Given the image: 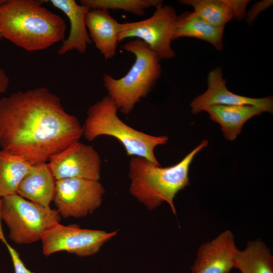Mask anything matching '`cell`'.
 <instances>
[{
    "instance_id": "6da1fadb",
    "label": "cell",
    "mask_w": 273,
    "mask_h": 273,
    "mask_svg": "<svg viewBox=\"0 0 273 273\" xmlns=\"http://www.w3.org/2000/svg\"><path fill=\"white\" fill-rule=\"evenodd\" d=\"M83 135L77 118L45 87L0 98V147L32 165L51 156Z\"/></svg>"
},
{
    "instance_id": "7a4b0ae2",
    "label": "cell",
    "mask_w": 273,
    "mask_h": 273,
    "mask_svg": "<svg viewBox=\"0 0 273 273\" xmlns=\"http://www.w3.org/2000/svg\"><path fill=\"white\" fill-rule=\"evenodd\" d=\"M66 25L61 16L35 0L0 3V35L24 50L46 49L65 39Z\"/></svg>"
},
{
    "instance_id": "3957f363",
    "label": "cell",
    "mask_w": 273,
    "mask_h": 273,
    "mask_svg": "<svg viewBox=\"0 0 273 273\" xmlns=\"http://www.w3.org/2000/svg\"><path fill=\"white\" fill-rule=\"evenodd\" d=\"M208 144L207 140H203L181 161L169 167H162L146 158L132 157L128 173L130 193L150 210L166 202L175 215L174 199L190 185V165L197 154Z\"/></svg>"
},
{
    "instance_id": "277c9868",
    "label": "cell",
    "mask_w": 273,
    "mask_h": 273,
    "mask_svg": "<svg viewBox=\"0 0 273 273\" xmlns=\"http://www.w3.org/2000/svg\"><path fill=\"white\" fill-rule=\"evenodd\" d=\"M122 48L134 56L133 65L120 78L105 73L102 80L107 96L118 110L128 114L152 90L161 76L162 69L160 59L140 39L130 40Z\"/></svg>"
},
{
    "instance_id": "5b68a950",
    "label": "cell",
    "mask_w": 273,
    "mask_h": 273,
    "mask_svg": "<svg viewBox=\"0 0 273 273\" xmlns=\"http://www.w3.org/2000/svg\"><path fill=\"white\" fill-rule=\"evenodd\" d=\"M118 111L107 95L89 106L82 126V136L88 141L102 135L113 137L122 145L128 156L143 157L160 166L154 150L158 146L165 144L168 137L152 135L135 129L119 118Z\"/></svg>"
},
{
    "instance_id": "8992f818",
    "label": "cell",
    "mask_w": 273,
    "mask_h": 273,
    "mask_svg": "<svg viewBox=\"0 0 273 273\" xmlns=\"http://www.w3.org/2000/svg\"><path fill=\"white\" fill-rule=\"evenodd\" d=\"M61 217L56 209L31 202L18 194L2 198L0 217L9 229V237L16 244L41 240L46 232L60 222Z\"/></svg>"
},
{
    "instance_id": "52a82bcc",
    "label": "cell",
    "mask_w": 273,
    "mask_h": 273,
    "mask_svg": "<svg viewBox=\"0 0 273 273\" xmlns=\"http://www.w3.org/2000/svg\"><path fill=\"white\" fill-rule=\"evenodd\" d=\"M153 15L143 20L120 23L119 42L133 38L140 39L160 59H171L175 56L171 48L173 40L175 10L161 5L155 8Z\"/></svg>"
},
{
    "instance_id": "ba28073f",
    "label": "cell",
    "mask_w": 273,
    "mask_h": 273,
    "mask_svg": "<svg viewBox=\"0 0 273 273\" xmlns=\"http://www.w3.org/2000/svg\"><path fill=\"white\" fill-rule=\"evenodd\" d=\"M116 234V231L107 232L82 229L75 224L64 225L59 222L46 232L42 237V253L46 256L60 251L81 257L93 255Z\"/></svg>"
},
{
    "instance_id": "9c48e42d",
    "label": "cell",
    "mask_w": 273,
    "mask_h": 273,
    "mask_svg": "<svg viewBox=\"0 0 273 273\" xmlns=\"http://www.w3.org/2000/svg\"><path fill=\"white\" fill-rule=\"evenodd\" d=\"M105 190L99 180L66 178L56 180L53 201L64 218L93 213L101 205Z\"/></svg>"
},
{
    "instance_id": "30bf717a",
    "label": "cell",
    "mask_w": 273,
    "mask_h": 273,
    "mask_svg": "<svg viewBox=\"0 0 273 273\" xmlns=\"http://www.w3.org/2000/svg\"><path fill=\"white\" fill-rule=\"evenodd\" d=\"M49 166L56 180L84 178L99 180L101 159L94 148L79 141L51 157Z\"/></svg>"
},
{
    "instance_id": "8fae6325",
    "label": "cell",
    "mask_w": 273,
    "mask_h": 273,
    "mask_svg": "<svg viewBox=\"0 0 273 273\" xmlns=\"http://www.w3.org/2000/svg\"><path fill=\"white\" fill-rule=\"evenodd\" d=\"M208 88L191 102L192 113L197 114L212 105H252L262 109L264 112L272 113V96L254 98L233 93L226 86L221 68L210 71L207 76Z\"/></svg>"
},
{
    "instance_id": "7c38bea8",
    "label": "cell",
    "mask_w": 273,
    "mask_h": 273,
    "mask_svg": "<svg viewBox=\"0 0 273 273\" xmlns=\"http://www.w3.org/2000/svg\"><path fill=\"white\" fill-rule=\"evenodd\" d=\"M237 250L234 234L225 230L198 248L192 272L230 273Z\"/></svg>"
},
{
    "instance_id": "4fadbf2b",
    "label": "cell",
    "mask_w": 273,
    "mask_h": 273,
    "mask_svg": "<svg viewBox=\"0 0 273 273\" xmlns=\"http://www.w3.org/2000/svg\"><path fill=\"white\" fill-rule=\"evenodd\" d=\"M85 23L95 47L106 60L112 59L120 42V23L109 11L100 9H90L86 15Z\"/></svg>"
},
{
    "instance_id": "5bb4252c",
    "label": "cell",
    "mask_w": 273,
    "mask_h": 273,
    "mask_svg": "<svg viewBox=\"0 0 273 273\" xmlns=\"http://www.w3.org/2000/svg\"><path fill=\"white\" fill-rule=\"evenodd\" d=\"M55 8L62 11L68 18L70 29L67 39L63 41L58 51L59 55L76 50L84 54L87 46L92 43L85 23V17L90 9L88 7L78 4L74 0H50Z\"/></svg>"
},
{
    "instance_id": "9a60e30c",
    "label": "cell",
    "mask_w": 273,
    "mask_h": 273,
    "mask_svg": "<svg viewBox=\"0 0 273 273\" xmlns=\"http://www.w3.org/2000/svg\"><path fill=\"white\" fill-rule=\"evenodd\" d=\"M56 179L46 162L32 165L20 182L17 194L46 207H50L56 189Z\"/></svg>"
},
{
    "instance_id": "2e32d148",
    "label": "cell",
    "mask_w": 273,
    "mask_h": 273,
    "mask_svg": "<svg viewBox=\"0 0 273 273\" xmlns=\"http://www.w3.org/2000/svg\"><path fill=\"white\" fill-rule=\"evenodd\" d=\"M210 119L219 123L224 138L235 140L241 133L245 123L254 116L264 111L252 105H212L204 109Z\"/></svg>"
},
{
    "instance_id": "e0dca14e",
    "label": "cell",
    "mask_w": 273,
    "mask_h": 273,
    "mask_svg": "<svg viewBox=\"0 0 273 273\" xmlns=\"http://www.w3.org/2000/svg\"><path fill=\"white\" fill-rule=\"evenodd\" d=\"M224 28L216 27L206 22L194 12L186 11L177 15L173 40L180 37H194L211 44L217 51L223 48Z\"/></svg>"
},
{
    "instance_id": "ac0fdd59",
    "label": "cell",
    "mask_w": 273,
    "mask_h": 273,
    "mask_svg": "<svg viewBox=\"0 0 273 273\" xmlns=\"http://www.w3.org/2000/svg\"><path fill=\"white\" fill-rule=\"evenodd\" d=\"M234 267L242 273H273V256L260 239L248 241L243 250L238 249Z\"/></svg>"
},
{
    "instance_id": "d6986e66",
    "label": "cell",
    "mask_w": 273,
    "mask_h": 273,
    "mask_svg": "<svg viewBox=\"0 0 273 273\" xmlns=\"http://www.w3.org/2000/svg\"><path fill=\"white\" fill-rule=\"evenodd\" d=\"M32 165L19 156L0 150V198L17 194L20 182Z\"/></svg>"
},
{
    "instance_id": "ffe728a7",
    "label": "cell",
    "mask_w": 273,
    "mask_h": 273,
    "mask_svg": "<svg viewBox=\"0 0 273 273\" xmlns=\"http://www.w3.org/2000/svg\"><path fill=\"white\" fill-rule=\"evenodd\" d=\"M179 3L193 7L200 18L216 27L224 28L233 18L231 10L223 0H181Z\"/></svg>"
},
{
    "instance_id": "44dd1931",
    "label": "cell",
    "mask_w": 273,
    "mask_h": 273,
    "mask_svg": "<svg viewBox=\"0 0 273 273\" xmlns=\"http://www.w3.org/2000/svg\"><path fill=\"white\" fill-rule=\"evenodd\" d=\"M79 3L90 9L122 10L140 16L145 15L146 9L163 4L160 0H80Z\"/></svg>"
},
{
    "instance_id": "7402d4cb",
    "label": "cell",
    "mask_w": 273,
    "mask_h": 273,
    "mask_svg": "<svg viewBox=\"0 0 273 273\" xmlns=\"http://www.w3.org/2000/svg\"><path fill=\"white\" fill-rule=\"evenodd\" d=\"M0 240L7 246L13 262L15 273H35L26 267L18 252L8 243L4 235L0 237Z\"/></svg>"
},
{
    "instance_id": "603a6c76",
    "label": "cell",
    "mask_w": 273,
    "mask_h": 273,
    "mask_svg": "<svg viewBox=\"0 0 273 273\" xmlns=\"http://www.w3.org/2000/svg\"><path fill=\"white\" fill-rule=\"evenodd\" d=\"M231 10L233 18L241 20L246 16V7L250 1L248 0H223Z\"/></svg>"
},
{
    "instance_id": "cb8c5ba5",
    "label": "cell",
    "mask_w": 273,
    "mask_h": 273,
    "mask_svg": "<svg viewBox=\"0 0 273 273\" xmlns=\"http://www.w3.org/2000/svg\"><path fill=\"white\" fill-rule=\"evenodd\" d=\"M272 4V1L265 0L257 2L252 6L248 13L246 14V22L251 26L258 14Z\"/></svg>"
},
{
    "instance_id": "d4e9b609",
    "label": "cell",
    "mask_w": 273,
    "mask_h": 273,
    "mask_svg": "<svg viewBox=\"0 0 273 273\" xmlns=\"http://www.w3.org/2000/svg\"><path fill=\"white\" fill-rule=\"evenodd\" d=\"M10 79L6 72L0 68V94L5 93L8 87Z\"/></svg>"
},
{
    "instance_id": "484cf974",
    "label": "cell",
    "mask_w": 273,
    "mask_h": 273,
    "mask_svg": "<svg viewBox=\"0 0 273 273\" xmlns=\"http://www.w3.org/2000/svg\"><path fill=\"white\" fill-rule=\"evenodd\" d=\"M0 38H1V36L0 35Z\"/></svg>"
}]
</instances>
